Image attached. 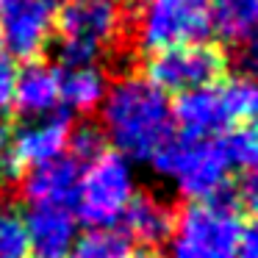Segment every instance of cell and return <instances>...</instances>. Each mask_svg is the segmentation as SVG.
Segmentation results:
<instances>
[{"mask_svg": "<svg viewBox=\"0 0 258 258\" xmlns=\"http://www.w3.org/2000/svg\"><path fill=\"white\" fill-rule=\"evenodd\" d=\"M172 106L161 89L142 75H122L100 103V131L114 153L128 161H150L175 134Z\"/></svg>", "mask_w": 258, "mask_h": 258, "instance_id": "obj_1", "label": "cell"}, {"mask_svg": "<svg viewBox=\"0 0 258 258\" xmlns=\"http://www.w3.org/2000/svg\"><path fill=\"white\" fill-rule=\"evenodd\" d=\"M258 108V92L250 75H230L211 86L183 92L172 103V125L180 136L211 139L236 125H250Z\"/></svg>", "mask_w": 258, "mask_h": 258, "instance_id": "obj_2", "label": "cell"}, {"mask_svg": "<svg viewBox=\"0 0 258 258\" xmlns=\"http://www.w3.org/2000/svg\"><path fill=\"white\" fill-rule=\"evenodd\" d=\"M247 230L236 191L208 203H189L175 219L169 258H236Z\"/></svg>", "mask_w": 258, "mask_h": 258, "instance_id": "obj_3", "label": "cell"}, {"mask_svg": "<svg viewBox=\"0 0 258 258\" xmlns=\"http://www.w3.org/2000/svg\"><path fill=\"white\" fill-rule=\"evenodd\" d=\"M150 161L156 172L172 180L191 203L217 200L233 189V169L228 167L217 139H189L172 134Z\"/></svg>", "mask_w": 258, "mask_h": 258, "instance_id": "obj_4", "label": "cell"}, {"mask_svg": "<svg viewBox=\"0 0 258 258\" xmlns=\"http://www.w3.org/2000/svg\"><path fill=\"white\" fill-rule=\"evenodd\" d=\"M125 25V12L117 0H67L56 9L58 45L56 56L61 70L95 67V61L117 42Z\"/></svg>", "mask_w": 258, "mask_h": 258, "instance_id": "obj_5", "label": "cell"}, {"mask_svg": "<svg viewBox=\"0 0 258 258\" xmlns=\"http://www.w3.org/2000/svg\"><path fill=\"white\" fill-rule=\"evenodd\" d=\"M134 195L136 175L131 161L114 150H106L81 167L78 195L73 203L75 219L89 225L92 230H108L119 225Z\"/></svg>", "mask_w": 258, "mask_h": 258, "instance_id": "obj_6", "label": "cell"}, {"mask_svg": "<svg viewBox=\"0 0 258 258\" xmlns=\"http://www.w3.org/2000/svg\"><path fill=\"white\" fill-rule=\"evenodd\" d=\"M131 28L147 53L206 42L211 34L208 0H136Z\"/></svg>", "mask_w": 258, "mask_h": 258, "instance_id": "obj_7", "label": "cell"}, {"mask_svg": "<svg viewBox=\"0 0 258 258\" xmlns=\"http://www.w3.org/2000/svg\"><path fill=\"white\" fill-rule=\"evenodd\" d=\"M225 70H228V56L208 42H197V45H180L147 56L142 78H147L164 95L167 92L183 95L222 81Z\"/></svg>", "mask_w": 258, "mask_h": 258, "instance_id": "obj_8", "label": "cell"}, {"mask_svg": "<svg viewBox=\"0 0 258 258\" xmlns=\"http://www.w3.org/2000/svg\"><path fill=\"white\" fill-rule=\"evenodd\" d=\"M56 28V0H25L0 9V47L12 61H39Z\"/></svg>", "mask_w": 258, "mask_h": 258, "instance_id": "obj_9", "label": "cell"}, {"mask_svg": "<svg viewBox=\"0 0 258 258\" xmlns=\"http://www.w3.org/2000/svg\"><path fill=\"white\" fill-rule=\"evenodd\" d=\"M70 131L73 125L67 114H47V117L31 119L17 134H12V164L17 167V172L61 158L67 150Z\"/></svg>", "mask_w": 258, "mask_h": 258, "instance_id": "obj_10", "label": "cell"}, {"mask_svg": "<svg viewBox=\"0 0 258 258\" xmlns=\"http://www.w3.org/2000/svg\"><path fill=\"white\" fill-rule=\"evenodd\" d=\"M81 164L70 156L28 169L23 178V197L31 208H73L78 195Z\"/></svg>", "mask_w": 258, "mask_h": 258, "instance_id": "obj_11", "label": "cell"}, {"mask_svg": "<svg viewBox=\"0 0 258 258\" xmlns=\"http://www.w3.org/2000/svg\"><path fill=\"white\" fill-rule=\"evenodd\" d=\"M31 258H67L78 241L73 208H31L25 214Z\"/></svg>", "mask_w": 258, "mask_h": 258, "instance_id": "obj_12", "label": "cell"}, {"mask_svg": "<svg viewBox=\"0 0 258 258\" xmlns=\"http://www.w3.org/2000/svg\"><path fill=\"white\" fill-rule=\"evenodd\" d=\"M122 230L119 233L128 241L145 247H156L161 241H169L175 228V214L169 208V203H164L156 195H134V200L128 203L122 219H119Z\"/></svg>", "mask_w": 258, "mask_h": 258, "instance_id": "obj_13", "label": "cell"}, {"mask_svg": "<svg viewBox=\"0 0 258 258\" xmlns=\"http://www.w3.org/2000/svg\"><path fill=\"white\" fill-rule=\"evenodd\" d=\"M58 103V70L42 61H31L25 70L17 73V86H14V103L23 117L39 119L47 114H56Z\"/></svg>", "mask_w": 258, "mask_h": 258, "instance_id": "obj_14", "label": "cell"}, {"mask_svg": "<svg viewBox=\"0 0 258 258\" xmlns=\"http://www.w3.org/2000/svg\"><path fill=\"white\" fill-rule=\"evenodd\" d=\"M208 25L222 42L250 45L258 25V0H211Z\"/></svg>", "mask_w": 258, "mask_h": 258, "instance_id": "obj_15", "label": "cell"}, {"mask_svg": "<svg viewBox=\"0 0 258 258\" xmlns=\"http://www.w3.org/2000/svg\"><path fill=\"white\" fill-rule=\"evenodd\" d=\"M108 92V81L97 67H67L58 70V103L70 111L89 114L100 108Z\"/></svg>", "mask_w": 258, "mask_h": 258, "instance_id": "obj_16", "label": "cell"}, {"mask_svg": "<svg viewBox=\"0 0 258 258\" xmlns=\"http://www.w3.org/2000/svg\"><path fill=\"white\" fill-rule=\"evenodd\" d=\"M217 145L230 169H239V172H247V175L252 172V167L258 161V136L250 125L228 128L225 134H219Z\"/></svg>", "mask_w": 258, "mask_h": 258, "instance_id": "obj_17", "label": "cell"}, {"mask_svg": "<svg viewBox=\"0 0 258 258\" xmlns=\"http://www.w3.org/2000/svg\"><path fill=\"white\" fill-rule=\"evenodd\" d=\"M67 258H131V241L119 230H89L78 236Z\"/></svg>", "mask_w": 258, "mask_h": 258, "instance_id": "obj_18", "label": "cell"}, {"mask_svg": "<svg viewBox=\"0 0 258 258\" xmlns=\"http://www.w3.org/2000/svg\"><path fill=\"white\" fill-rule=\"evenodd\" d=\"M0 258H31L25 217L14 206H0Z\"/></svg>", "mask_w": 258, "mask_h": 258, "instance_id": "obj_19", "label": "cell"}, {"mask_svg": "<svg viewBox=\"0 0 258 258\" xmlns=\"http://www.w3.org/2000/svg\"><path fill=\"white\" fill-rule=\"evenodd\" d=\"M67 150L73 153V161H78L81 167L89 164L92 158H97L100 153L108 150V142L103 136L100 125H92V122H84L78 128L70 131V139H67Z\"/></svg>", "mask_w": 258, "mask_h": 258, "instance_id": "obj_20", "label": "cell"}, {"mask_svg": "<svg viewBox=\"0 0 258 258\" xmlns=\"http://www.w3.org/2000/svg\"><path fill=\"white\" fill-rule=\"evenodd\" d=\"M14 86H17V67L12 58L0 56V111H9L14 103Z\"/></svg>", "mask_w": 258, "mask_h": 258, "instance_id": "obj_21", "label": "cell"}, {"mask_svg": "<svg viewBox=\"0 0 258 258\" xmlns=\"http://www.w3.org/2000/svg\"><path fill=\"white\" fill-rule=\"evenodd\" d=\"M0 175L3 178H17V167L12 164V131L6 122H0Z\"/></svg>", "mask_w": 258, "mask_h": 258, "instance_id": "obj_22", "label": "cell"}, {"mask_svg": "<svg viewBox=\"0 0 258 258\" xmlns=\"http://www.w3.org/2000/svg\"><path fill=\"white\" fill-rule=\"evenodd\" d=\"M236 258H258V241H255V233H252V228H247V230H244Z\"/></svg>", "mask_w": 258, "mask_h": 258, "instance_id": "obj_23", "label": "cell"}, {"mask_svg": "<svg viewBox=\"0 0 258 258\" xmlns=\"http://www.w3.org/2000/svg\"><path fill=\"white\" fill-rule=\"evenodd\" d=\"M131 258H164V255H158V252H153V250H142L139 255H131Z\"/></svg>", "mask_w": 258, "mask_h": 258, "instance_id": "obj_24", "label": "cell"}, {"mask_svg": "<svg viewBox=\"0 0 258 258\" xmlns=\"http://www.w3.org/2000/svg\"><path fill=\"white\" fill-rule=\"evenodd\" d=\"M14 3H25V0H0V9H6V6H14Z\"/></svg>", "mask_w": 258, "mask_h": 258, "instance_id": "obj_25", "label": "cell"}]
</instances>
